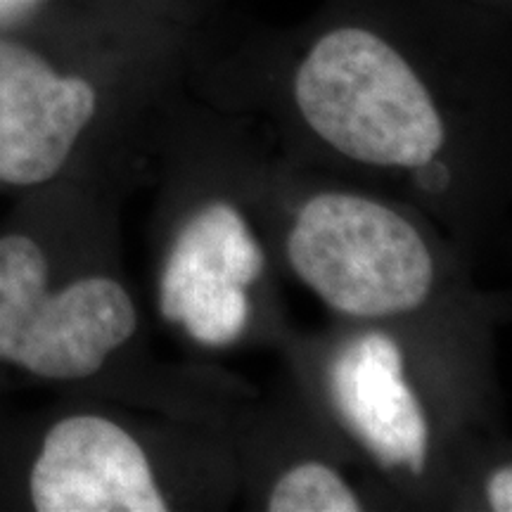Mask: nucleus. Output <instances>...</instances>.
<instances>
[{
	"label": "nucleus",
	"instance_id": "nucleus-7",
	"mask_svg": "<svg viewBox=\"0 0 512 512\" xmlns=\"http://www.w3.org/2000/svg\"><path fill=\"white\" fill-rule=\"evenodd\" d=\"M330 394L349 430L384 467L422 475L430 430L420 401L403 380L394 339L366 335L349 344L330 368Z\"/></svg>",
	"mask_w": 512,
	"mask_h": 512
},
{
	"label": "nucleus",
	"instance_id": "nucleus-5",
	"mask_svg": "<svg viewBox=\"0 0 512 512\" xmlns=\"http://www.w3.org/2000/svg\"><path fill=\"white\" fill-rule=\"evenodd\" d=\"M264 268L240 211L211 202L185 223L159 283V309L207 347H226L245 330L247 287Z\"/></svg>",
	"mask_w": 512,
	"mask_h": 512
},
{
	"label": "nucleus",
	"instance_id": "nucleus-1",
	"mask_svg": "<svg viewBox=\"0 0 512 512\" xmlns=\"http://www.w3.org/2000/svg\"><path fill=\"white\" fill-rule=\"evenodd\" d=\"M306 124L344 157L415 169L446 138L444 119L413 64L366 27L325 31L294 72Z\"/></svg>",
	"mask_w": 512,
	"mask_h": 512
},
{
	"label": "nucleus",
	"instance_id": "nucleus-4",
	"mask_svg": "<svg viewBox=\"0 0 512 512\" xmlns=\"http://www.w3.org/2000/svg\"><path fill=\"white\" fill-rule=\"evenodd\" d=\"M98 88L27 43L0 38V183L34 188L60 174L98 114Z\"/></svg>",
	"mask_w": 512,
	"mask_h": 512
},
{
	"label": "nucleus",
	"instance_id": "nucleus-11",
	"mask_svg": "<svg viewBox=\"0 0 512 512\" xmlns=\"http://www.w3.org/2000/svg\"><path fill=\"white\" fill-rule=\"evenodd\" d=\"M415 169H418V178H420L422 185H425L427 190L437 192V190H441L448 183L446 166L439 164V162H434V159H430V162H425V164H420V166H415Z\"/></svg>",
	"mask_w": 512,
	"mask_h": 512
},
{
	"label": "nucleus",
	"instance_id": "nucleus-6",
	"mask_svg": "<svg viewBox=\"0 0 512 512\" xmlns=\"http://www.w3.org/2000/svg\"><path fill=\"white\" fill-rule=\"evenodd\" d=\"M38 512H166L152 467L136 439L93 413L57 420L29 470Z\"/></svg>",
	"mask_w": 512,
	"mask_h": 512
},
{
	"label": "nucleus",
	"instance_id": "nucleus-10",
	"mask_svg": "<svg viewBox=\"0 0 512 512\" xmlns=\"http://www.w3.org/2000/svg\"><path fill=\"white\" fill-rule=\"evenodd\" d=\"M48 0H0V27L24 22L46 5Z\"/></svg>",
	"mask_w": 512,
	"mask_h": 512
},
{
	"label": "nucleus",
	"instance_id": "nucleus-9",
	"mask_svg": "<svg viewBox=\"0 0 512 512\" xmlns=\"http://www.w3.org/2000/svg\"><path fill=\"white\" fill-rule=\"evenodd\" d=\"M486 498H489L491 510L496 512H510L512 510V470L510 467H501L491 475L489 484H486Z\"/></svg>",
	"mask_w": 512,
	"mask_h": 512
},
{
	"label": "nucleus",
	"instance_id": "nucleus-3",
	"mask_svg": "<svg viewBox=\"0 0 512 512\" xmlns=\"http://www.w3.org/2000/svg\"><path fill=\"white\" fill-rule=\"evenodd\" d=\"M287 259L330 309L356 318L418 309L434 280L432 254L413 223L347 192H323L304 204Z\"/></svg>",
	"mask_w": 512,
	"mask_h": 512
},
{
	"label": "nucleus",
	"instance_id": "nucleus-2",
	"mask_svg": "<svg viewBox=\"0 0 512 512\" xmlns=\"http://www.w3.org/2000/svg\"><path fill=\"white\" fill-rule=\"evenodd\" d=\"M46 247L29 233L0 235V363L50 382L100 373L138 328L128 292L105 275L53 287Z\"/></svg>",
	"mask_w": 512,
	"mask_h": 512
},
{
	"label": "nucleus",
	"instance_id": "nucleus-8",
	"mask_svg": "<svg viewBox=\"0 0 512 512\" xmlns=\"http://www.w3.org/2000/svg\"><path fill=\"white\" fill-rule=\"evenodd\" d=\"M271 512H358L351 486L323 463H302L287 470L268 496Z\"/></svg>",
	"mask_w": 512,
	"mask_h": 512
}]
</instances>
